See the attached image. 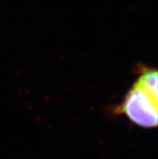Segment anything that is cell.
I'll list each match as a JSON object with an SVG mask.
<instances>
[{
	"label": "cell",
	"mask_w": 158,
	"mask_h": 159,
	"mask_svg": "<svg viewBox=\"0 0 158 159\" xmlns=\"http://www.w3.org/2000/svg\"><path fill=\"white\" fill-rule=\"evenodd\" d=\"M158 97L135 82L124 96L117 111L141 128L151 129L157 125Z\"/></svg>",
	"instance_id": "cell-1"
},
{
	"label": "cell",
	"mask_w": 158,
	"mask_h": 159,
	"mask_svg": "<svg viewBox=\"0 0 158 159\" xmlns=\"http://www.w3.org/2000/svg\"><path fill=\"white\" fill-rule=\"evenodd\" d=\"M136 82L140 83L145 90L158 97L157 92V71L156 69H150L143 67L140 70V74L136 79Z\"/></svg>",
	"instance_id": "cell-2"
}]
</instances>
